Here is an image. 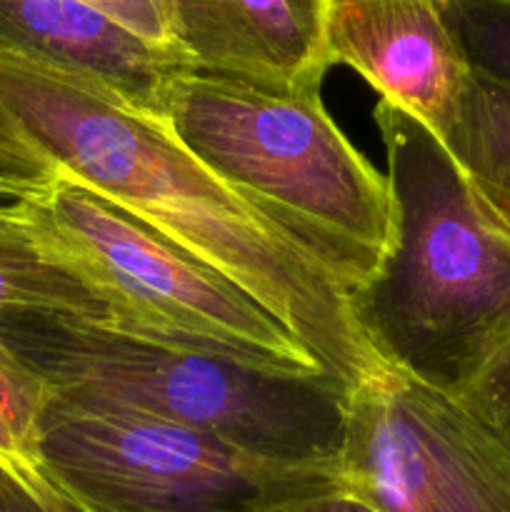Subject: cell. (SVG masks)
I'll list each match as a JSON object with an SVG mask.
<instances>
[{
    "mask_svg": "<svg viewBox=\"0 0 510 512\" xmlns=\"http://www.w3.org/2000/svg\"><path fill=\"white\" fill-rule=\"evenodd\" d=\"M0 173L75 180L203 260L278 318L348 388L383 370L350 295L153 115L100 85L0 53Z\"/></svg>",
    "mask_w": 510,
    "mask_h": 512,
    "instance_id": "cell-1",
    "label": "cell"
},
{
    "mask_svg": "<svg viewBox=\"0 0 510 512\" xmlns=\"http://www.w3.org/2000/svg\"><path fill=\"white\" fill-rule=\"evenodd\" d=\"M375 125L393 240L350 313L385 368L460 398L510 343V235L470 193L438 135L380 100Z\"/></svg>",
    "mask_w": 510,
    "mask_h": 512,
    "instance_id": "cell-2",
    "label": "cell"
},
{
    "mask_svg": "<svg viewBox=\"0 0 510 512\" xmlns=\"http://www.w3.org/2000/svg\"><path fill=\"white\" fill-rule=\"evenodd\" d=\"M158 120L348 295L378 273L393 240L388 178L345 138L320 90L283 93L183 68Z\"/></svg>",
    "mask_w": 510,
    "mask_h": 512,
    "instance_id": "cell-3",
    "label": "cell"
},
{
    "mask_svg": "<svg viewBox=\"0 0 510 512\" xmlns=\"http://www.w3.org/2000/svg\"><path fill=\"white\" fill-rule=\"evenodd\" d=\"M0 338L50 395L205 433L258 458L335 473L350 388L118 333L73 315L0 320Z\"/></svg>",
    "mask_w": 510,
    "mask_h": 512,
    "instance_id": "cell-4",
    "label": "cell"
},
{
    "mask_svg": "<svg viewBox=\"0 0 510 512\" xmlns=\"http://www.w3.org/2000/svg\"><path fill=\"white\" fill-rule=\"evenodd\" d=\"M50 255L108 310V328L273 373H325L258 300L148 223L55 175L20 198Z\"/></svg>",
    "mask_w": 510,
    "mask_h": 512,
    "instance_id": "cell-5",
    "label": "cell"
},
{
    "mask_svg": "<svg viewBox=\"0 0 510 512\" xmlns=\"http://www.w3.org/2000/svg\"><path fill=\"white\" fill-rule=\"evenodd\" d=\"M38 468L85 512H278L335 473L258 458L205 433L50 395Z\"/></svg>",
    "mask_w": 510,
    "mask_h": 512,
    "instance_id": "cell-6",
    "label": "cell"
},
{
    "mask_svg": "<svg viewBox=\"0 0 510 512\" xmlns=\"http://www.w3.org/2000/svg\"><path fill=\"white\" fill-rule=\"evenodd\" d=\"M335 480L378 512H510V453L455 395L393 368L353 385Z\"/></svg>",
    "mask_w": 510,
    "mask_h": 512,
    "instance_id": "cell-7",
    "label": "cell"
},
{
    "mask_svg": "<svg viewBox=\"0 0 510 512\" xmlns=\"http://www.w3.org/2000/svg\"><path fill=\"white\" fill-rule=\"evenodd\" d=\"M325 48L438 138L470 78L443 0H325Z\"/></svg>",
    "mask_w": 510,
    "mask_h": 512,
    "instance_id": "cell-8",
    "label": "cell"
},
{
    "mask_svg": "<svg viewBox=\"0 0 510 512\" xmlns=\"http://www.w3.org/2000/svg\"><path fill=\"white\" fill-rule=\"evenodd\" d=\"M185 63L283 93L320 90L333 65L325 0H165Z\"/></svg>",
    "mask_w": 510,
    "mask_h": 512,
    "instance_id": "cell-9",
    "label": "cell"
},
{
    "mask_svg": "<svg viewBox=\"0 0 510 512\" xmlns=\"http://www.w3.org/2000/svg\"><path fill=\"white\" fill-rule=\"evenodd\" d=\"M0 53L80 75L153 118L170 78L190 68L80 0H0Z\"/></svg>",
    "mask_w": 510,
    "mask_h": 512,
    "instance_id": "cell-10",
    "label": "cell"
},
{
    "mask_svg": "<svg viewBox=\"0 0 510 512\" xmlns=\"http://www.w3.org/2000/svg\"><path fill=\"white\" fill-rule=\"evenodd\" d=\"M440 143L483 213L510 235V85L470 70Z\"/></svg>",
    "mask_w": 510,
    "mask_h": 512,
    "instance_id": "cell-11",
    "label": "cell"
},
{
    "mask_svg": "<svg viewBox=\"0 0 510 512\" xmlns=\"http://www.w3.org/2000/svg\"><path fill=\"white\" fill-rule=\"evenodd\" d=\"M25 313H55L108 323L93 290L30 230L20 200L0 203V320Z\"/></svg>",
    "mask_w": 510,
    "mask_h": 512,
    "instance_id": "cell-12",
    "label": "cell"
},
{
    "mask_svg": "<svg viewBox=\"0 0 510 512\" xmlns=\"http://www.w3.org/2000/svg\"><path fill=\"white\" fill-rule=\"evenodd\" d=\"M48 400L45 380L0 338V463L40 473V425Z\"/></svg>",
    "mask_w": 510,
    "mask_h": 512,
    "instance_id": "cell-13",
    "label": "cell"
},
{
    "mask_svg": "<svg viewBox=\"0 0 510 512\" xmlns=\"http://www.w3.org/2000/svg\"><path fill=\"white\" fill-rule=\"evenodd\" d=\"M470 70L510 85V0H443Z\"/></svg>",
    "mask_w": 510,
    "mask_h": 512,
    "instance_id": "cell-14",
    "label": "cell"
},
{
    "mask_svg": "<svg viewBox=\"0 0 510 512\" xmlns=\"http://www.w3.org/2000/svg\"><path fill=\"white\" fill-rule=\"evenodd\" d=\"M458 400L510 453V343L488 360Z\"/></svg>",
    "mask_w": 510,
    "mask_h": 512,
    "instance_id": "cell-15",
    "label": "cell"
},
{
    "mask_svg": "<svg viewBox=\"0 0 510 512\" xmlns=\"http://www.w3.org/2000/svg\"><path fill=\"white\" fill-rule=\"evenodd\" d=\"M0 512H85L43 473L0 463Z\"/></svg>",
    "mask_w": 510,
    "mask_h": 512,
    "instance_id": "cell-16",
    "label": "cell"
},
{
    "mask_svg": "<svg viewBox=\"0 0 510 512\" xmlns=\"http://www.w3.org/2000/svg\"><path fill=\"white\" fill-rule=\"evenodd\" d=\"M80 3L110 15V18L118 20L120 25H125L133 33H138L148 43L170 50V53H178L173 33H170L168 5H165V0H80Z\"/></svg>",
    "mask_w": 510,
    "mask_h": 512,
    "instance_id": "cell-17",
    "label": "cell"
},
{
    "mask_svg": "<svg viewBox=\"0 0 510 512\" xmlns=\"http://www.w3.org/2000/svg\"><path fill=\"white\" fill-rule=\"evenodd\" d=\"M278 512H378V510L370 508L368 503L358 500L355 495L343 493V490H333V493L305 498L300 500V503L288 505V508Z\"/></svg>",
    "mask_w": 510,
    "mask_h": 512,
    "instance_id": "cell-18",
    "label": "cell"
},
{
    "mask_svg": "<svg viewBox=\"0 0 510 512\" xmlns=\"http://www.w3.org/2000/svg\"><path fill=\"white\" fill-rule=\"evenodd\" d=\"M35 190L38 188L23 183V180H15V178H10V175L0 173V203H8V200H20V198H25V195L35 193Z\"/></svg>",
    "mask_w": 510,
    "mask_h": 512,
    "instance_id": "cell-19",
    "label": "cell"
}]
</instances>
